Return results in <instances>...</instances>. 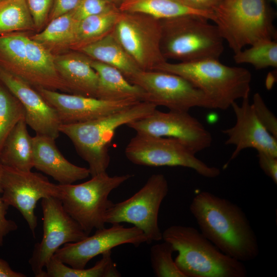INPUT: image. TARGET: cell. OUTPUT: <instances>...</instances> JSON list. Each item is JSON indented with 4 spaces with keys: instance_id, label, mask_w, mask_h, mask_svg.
Listing matches in <instances>:
<instances>
[{
    "instance_id": "38",
    "label": "cell",
    "mask_w": 277,
    "mask_h": 277,
    "mask_svg": "<svg viewBox=\"0 0 277 277\" xmlns=\"http://www.w3.org/2000/svg\"><path fill=\"white\" fill-rule=\"evenodd\" d=\"M259 164L263 172L275 184H277V156L258 152Z\"/></svg>"
},
{
    "instance_id": "17",
    "label": "cell",
    "mask_w": 277,
    "mask_h": 277,
    "mask_svg": "<svg viewBox=\"0 0 277 277\" xmlns=\"http://www.w3.org/2000/svg\"><path fill=\"white\" fill-rule=\"evenodd\" d=\"M0 81L18 99L25 110V122L36 133L56 140L61 125L55 110L29 84L0 68Z\"/></svg>"
},
{
    "instance_id": "24",
    "label": "cell",
    "mask_w": 277,
    "mask_h": 277,
    "mask_svg": "<svg viewBox=\"0 0 277 277\" xmlns=\"http://www.w3.org/2000/svg\"><path fill=\"white\" fill-rule=\"evenodd\" d=\"M25 118L20 120L6 139L0 152V163L22 171L33 168L32 137Z\"/></svg>"
},
{
    "instance_id": "16",
    "label": "cell",
    "mask_w": 277,
    "mask_h": 277,
    "mask_svg": "<svg viewBox=\"0 0 277 277\" xmlns=\"http://www.w3.org/2000/svg\"><path fill=\"white\" fill-rule=\"evenodd\" d=\"M35 89L55 110L61 124H73L93 120L141 102L135 99L107 101L42 88Z\"/></svg>"
},
{
    "instance_id": "36",
    "label": "cell",
    "mask_w": 277,
    "mask_h": 277,
    "mask_svg": "<svg viewBox=\"0 0 277 277\" xmlns=\"http://www.w3.org/2000/svg\"><path fill=\"white\" fill-rule=\"evenodd\" d=\"M251 105L260 122L274 137L277 138L276 118L268 108L259 93L253 95Z\"/></svg>"
},
{
    "instance_id": "8",
    "label": "cell",
    "mask_w": 277,
    "mask_h": 277,
    "mask_svg": "<svg viewBox=\"0 0 277 277\" xmlns=\"http://www.w3.org/2000/svg\"><path fill=\"white\" fill-rule=\"evenodd\" d=\"M168 191L169 185L165 175L152 174L132 196L113 203L107 210L106 223L132 224L144 232L147 244L162 240L158 216L161 205Z\"/></svg>"
},
{
    "instance_id": "9",
    "label": "cell",
    "mask_w": 277,
    "mask_h": 277,
    "mask_svg": "<svg viewBox=\"0 0 277 277\" xmlns=\"http://www.w3.org/2000/svg\"><path fill=\"white\" fill-rule=\"evenodd\" d=\"M125 153L130 162L137 165L181 166L207 178L216 177L221 173L219 168L208 166L181 141L173 137L136 133L127 145Z\"/></svg>"
},
{
    "instance_id": "41",
    "label": "cell",
    "mask_w": 277,
    "mask_h": 277,
    "mask_svg": "<svg viewBox=\"0 0 277 277\" xmlns=\"http://www.w3.org/2000/svg\"><path fill=\"white\" fill-rule=\"evenodd\" d=\"M26 275L12 269L9 263L0 257V277H26Z\"/></svg>"
},
{
    "instance_id": "21",
    "label": "cell",
    "mask_w": 277,
    "mask_h": 277,
    "mask_svg": "<svg viewBox=\"0 0 277 277\" xmlns=\"http://www.w3.org/2000/svg\"><path fill=\"white\" fill-rule=\"evenodd\" d=\"M91 61V58L75 50L54 56L56 69L72 94L96 97L98 75Z\"/></svg>"
},
{
    "instance_id": "1",
    "label": "cell",
    "mask_w": 277,
    "mask_h": 277,
    "mask_svg": "<svg viewBox=\"0 0 277 277\" xmlns=\"http://www.w3.org/2000/svg\"><path fill=\"white\" fill-rule=\"evenodd\" d=\"M189 210L201 232L224 254L242 262L260 253L257 236L242 209L210 192L193 198Z\"/></svg>"
},
{
    "instance_id": "40",
    "label": "cell",
    "mask_w": 277,
    "mask_h": 277,
    "mask_svg": "<svg viewBox=\"0 0 277 277\" xmlns=\"http://www.w3.org/2000/svg\"><path fill=\"white\" fill-rule=\"evenodd\" d=\"M188 7L201 11L213 13L222 0H181Z\"/></svg>"
},
{
    "instance_id": "5",
    "label": "cell",
    "mask_w": 277,
    "mask_h": 277,
    "mask_svg": "<svg viewBox=\"0 0 277 277\" xmlns=\"http://www.w3.org/2000/svg\"><path fill=\"white\" fill-rule=\"evenodd\" d=\"M213 14L212 21L234 53L261 40L276 39L275 13L267 0H222Z\"/></svg>"
},
{
    "instance_id": "35",
    "label": "cell",
    "mask_w": 277,
    "mask_h": 277,
    "mask_svg": "<svg viewBox=\"0 0 277 277\" xmlns=\"http://www.w3.org/2000/svg\"><path fill=\"white\" fill-rule=\"evenodd\" d=\"M32 16L35 33L42 31L46 26L53 0H26Z\"/></svg>"
},
{
    "instance_id": "4",
    "label": "cell",
    "mask_w": 277,
    "mask_h": 277,
    "mask_svg": "<svg viewBox=\"0 0 277 277\" xmlns=\"http://www.w3.org/2000/svg\"><path fill=\"white\" fill-rule=\"evenodd\" d=\"M156 107L149 102H140L93 120L61 124L60 132L69 138L79 156L88 163L92 177L106 172L110 161L108 148L115 130L123 125L148 115Z\"/></svg>"
},
{
    "instance_id": "27",
    "label": "cell",
    "mask_w": 277,
    "mask_h": 277,
    "mask_svg": "<svg viewBox=\"0 0 277 277\" xmlns=\"http://www.w3.org/2000/svg\"><path fill=\"white\" fill-rule=\"evenodd\" d=\"M120 12L115 9L78 21L71 50L78 51L111 33Z\"/></svg>"
},
{
    "instance_id": "39",
    "label": "cell",
    "mask_w": 277,
    "mask_h": 277,
    "mask_svg": "<svg viewBox=\"0 0 277 277\" xmlns=\"http://www.w3.org/2000/svg\"><path fill=\"white\" fill-rule=\"evenodd\" d=\"M79 2L80 0H53L48 23L56 17L73 11Z\"/></svg>"
},
{
    "instance_id": "22",
    "label": "cell",
    "mask_w": 277,
    "mask_h": 277,
    "mask_svg": "<svg viewBox=\"0 0 277 277\" xmlns=\"http://www.w3.org/2000/svg\"><path fill=\"white\" fill-rule=\"evenodd\" d=\"M91 65L98 75L96 98L111 101L135 99L146 102L144 90L130 82L118 69L92 59Z\"/></svg>"
},
{
    "instance_id": "25",
    "label": "cell",
    "mask_w": 277,
    "mask_h": 277,
    "mask_svg": "<svg viewBox=\"0 0 277 277\" xmlns=\"http://www.w3.org/2000/svg\"><path fill=\"white\" fill-rule=\"evenodd\" d=\"M77 21L72 11L49 22L41 31L29 37L55 56L71 50Z\"/></svg>"
},
{
    "instance_id": "11",
    "label": "cell",
    "mask_w": 277,
    "mask_h": 277,
    "mask_svg": "<svg viewBox=\"0 0 277 277\" xmlns=\"http://www.w3.org/2000/svg\"><path fill=\"white\" fill-rule=\"evenodd\" d=\"M0 185L4 202L20 212L35 238L37 217L35 209L37 203L48 197L61 199L62 191L58 185L50 182L41 173L20 170L1 163Z\"/></svg>"
},
{
    "instance_id": "26",
    "label": "cell",
    "mask_w": 277,
    "mask_h": 277,
    "mask_svg": "<svg viewBox=\"0 0 277 277\" xmlns=\"http://www.w3.org/2000/svg\"><path fill=\"white\" fill-rule=\"evenodd\" d=\"M118 9L121 12L143 14L160 20L197 15L212 21L213 16V13L192 9L181 0H125Z\"/></svg>"
},
{
    "instance_id": "23",
    "label": "cell",
    "mask_w": 277,
    "mask_h": 277,
    "mask_svg": "<svg viewBox=\"0 0 277 277\" xmlns=\"http://www.w3.org/2000/svg\"><path fill=\"white\" fill-rule=\"evenodd\" d=\"M78 51L93 60L115 68L128 81L142 71L116 39L112 32Z\"/></svg>"
},
{
    "instance_id": "2",
    "label": "cell",
    "mask_w": 277,
    "mask_h": 277,
    "mask_svg": "<svg viewBox=\"0 0 277 277\" xmlns=\"http://www.w3.org/2000/svg\"><path fill=\"white\" fill-rule=\"evenodd\" d=\"M153 70L184 77L203 92L211 109L226 110L236 100L248 97L250 91L249 70L225 65L216 59L177 63L166 61Z\"/></svg>"
},
{
    "instance_id": "20",
    "label": "cell",
    "mask_w": 277,
    "mask_h": 277,
    "mask_svg": "<svg viewBox=\"0 0 277 277\" xmlns=\"http://www.w3.org/2000/svg\"><path fill=\"white\" fill-rule=\"evenodd\" d=\"M29 34L26 43V82L35 89L42 88L72 94L56 69L54 55L30 38Z\"/></svg>"
},
{
    "instance_id": "18",
    "label": "cell",
    "mask_w": 277,
    "mask_h": 277,
    "mask_svg": "<svg viewBox=\"0 0 277 277\" xmlns=\"http://www.w3.org/2000/svg\"><path fill=\"white\" fill-rule=\"evenodd\" d=\"M242 100L241 105L234 102L231 107L236 116L235 125L222 130L228 137L226 145L235 147L230 160L235 159L243 150L249 148L277 156V138L260 122L248 97Z\"/></svg>"
},
{
    "instance_id": "31",
    "label": "cell",
    "mask_w": 277,
    "mask_h": 277,
    "mask_svg": "<svg viewBox=\"0 0 277 277\" xmlns=\"http://www.w3.org/2000/svg\"><path fill=\"white\" fill-rule=\"evenodd\" d=\"M25 117V110L21 102L0 81V152L9 133Z\"/></svg>"
},
{
    "instance_id": "37",
    "label": "cell",
    "mask_w": 277,
    "mask_h": 277,
    "mask_svg": "<svg viewBox=\"0 0 277 277\" xmlns=\"http://www.w3.org/2000/svg\"><path fill=\"white\" fill-rule=\"evenodd\" d=\"M2 190L0 185V247L4 244V238L9 233L18 228L17 224L13 220L7 219L6 214L9 207L2 199Z\"/></svg>"
},
{
    "instance_id": "14",
    "label": "cell",
    "mask_w": 277,
    "mask_h": 277,
    "mask_svg": "<svg viewBox=\"0 0 277 277\" xmlns=\"http://www.w3.org/2000/svg\"><path fill=\"white\" fill-rule=\"evenodd\" d=\"M126 125L136 133L177 138L195 154L209 148L212 143L211 133L188 111L165 112L156 109L148 115Z\"/></svg>"
},
{
    "instance_id": "7",
    "label": "cell",
    "mask_w": 277,
    "mask_h": 277,
    "mask_svg": "<svg viewBox=\"0 0 277 277\" xmlns=\"http://www.w3.org/2000/svg\"><path fill=\"white\" fill-rule=\"evenodd\" d=\"M132 176H110L104 172L81 184H58L63 206L89 235L93 229L105 227L107 210L113 203L108 199L109 195Z\"/></svg>"
},
{
    "instance_id": "30",
    "label": "cell",
    "mask_w": 277,
    "mask_h": 277,
    "mask_svg": "<svg viewBox=\"0 0 277 277\" xmlns=\"http://www.w3.org/2000/svg\"><path fill=\"white\" fill-rule=\"evenodd\" d=\"M35 32L26 0H0V35Z\"/></svg>"
},
{
    "instance_id": "6",
    "label": "cell",
    "mask_w": 277,
    "mask_h": 277,
    "mask_svg": "<svg viewBox=\"0 0 277 277\" xmlns=\"http://www.w3.org/2000/svg\"><path fill=\"white\" fill-rule=\"evenodd\" d=\"M197 15L161 20V48L165 58L180 62L218 60L224 50L223 38L215 25Z\"/></svg>"
},
{
    "instance_id": "29",
    "label": "cell",
    "mask_w": 277,
    "mask_h": 277,
    "mask_svg": "<svg viewBox=\"0 0 277 277\" xmlns=\"http://www.w3.org/2000/svg\"><path fill=\"white\" fill-rule=\"evenodd\" d=\"M27 32L0 35V68L26 82Z\"/></svg>"
},
{
    "instance_id": "13",
    "label": "cell",
    "mask_w": 277,
    "mask_h": 277,
    "mask_svg": "<svg viewBox=\"0 0 277 277\" xmlns=\"http://www.w3.org/2000/svg\"><path fill=\"white\" fill-rule=\"evenodd\" d=\"M129 81L144 90L146 102L156 106L188 112L194 107L211 109L203 92L179 75L157 70H142Z\"/></svg>"
},
{
    "instance_id": "19",
    "label": "cell",
    "mask_w": 277,
    "mask_h": 277,
    "mask_svg": "<svg viewBox=\"0 0 277 277\" xmlns=\"http://www.w3.org/2000/svg\"><path fill=\"white\" fill-rule=\"evenodd\" d=\"M55 140L38 134L32 137L33 168L62 185L71 184L90 175L88 168L68 161L58 149Z\"/></svg>"
},
{
    "instance_id": "12",
    "label": "cell",
    "mask_w": 277,
    "mask_h": 277,
    "mask_svg": "<svg viewBox=\"0 0 277 277\" xmlns=\"http://www.w3.org/2000/svg\"><path fill=\"white\" fill-rule=\"evenodd\" d=\"M41 200L43 237L35 244L28 262L36 277H41L44 268L57 249L89 235L65 211L60 199L48 197Z\"/></svg>"
},
{
    "instance_id": "10",
    "label": "cell",
    "mask_w": 277,
    "mask_h": 277,
    "mask_svg": "<svg viewBox=\"0 0 277 277\" xmlns=\"http://www.w3.org/2000/svg\"><path fill=\"white\" fill-rule=\"evenodd\" d=\"M112 33L141 70H153L167 61L161 48V20L120 11Z\"/></svg>"
},
{
    "instance_id": "3",
    "label": "cell",
    "mask_w": 277,
    "mask_h": 277,
    "mask_svg": "<svg viewBox=\"0 0 277 277\" xmlns=\"http://www.w3.org/2000/svg\"><path fill=\"white\" fill-rule=\"evenodd\" d=\"M162 239L178 252L176 265L185 277H246L243 262L220 251L194 227L172 225L162 232Z\"/></svg>"
},
{
    "instance_id": "43",
    "label": "cell",
    "mask_w": 277,
    "mask_h": 277,
    "mask_svg": "<svg viewBox=\"0 0 277 277\" xmlns=\"http://www.w3.org/2000/svg\"><path fill=\"white\" fill-rule=\"evenodd\" d=\"M268 3L271 2L273 3L274 4H276V0H267Z\"/></svg>"
},
{
    "instance_id": "32",
    "label": "cell",
    "mask_w": 277,
    "mask_h": 277,
    "mask_svg": "<svg viewBox=\"0 0 277 277\" xmlns=\"http://www.w3.org/2000/svg\"><path fill=\"white\" fill-rule=\"evenodd\" d=\"M244 50L234 53V61L238 64L248 63L256 69L277 67L276 39H263L251 45Z\"/></svg>"
},
{
    "instance_id": "33",
    "label": "cell",
    "mask_w": 277,
    "mask_h": 277,
    "mask_svg": "<svg viewBox=\"0 0 277 277\" xmlns=\"http://www.w3.org/2000/svg\"><path fill=\"white\" fill-rule=\"evenodd\" d=\"M175 249L171 243L163 242L152 246L150 251L151 267L157 277H185L172 258Z\"/></svg>"
},
{
    "instance_id": "15",
    "label": "cell",
    "mask_w": 277,
    "mask_h": 277,
    "mask_svg": "<svg viewBox=\"0 0 277 277\" xmlns=\"http://www.w3.org/2000/svg\"><path fill=\"white\" fill-rule=\"evenodd\" d=\"M146 241L144 232L136 226L112 224L108 228L96 229L94 234L81 241L65 244L53 257L71 267L83 269L93 258L113 248L125 244L138 247Z\"/></svg>"
},
{
    "instance_id": "28",
    "label": "cell",
    "mask_w": 277,
    "mask_h": 277,
    "mask_svg": "<svg viewBox=\"0 0 277 277\" xmlns=\"http://www.w3.org/2000/svg\"><path fill=\"white\" fill-rule=\"evenodd\" d=\"M41 277H120L122 275L112 259L111 250L102 254V257L90 268L71 267L52 257L46 264Z\"/></svg>"
},
{
    "instance_id": "42",
    "label": "cell",
    "mask_w": 277,
    "mask_h": 277,
    "mask_svg": "<svg viewBox=\"0 0 277 277\" xmlns=\"http://www.w3.org/2000/svg\"><path fill=\"white\" fill-rule=\"evenodd\" d=\"M112 2L119 8L120 6L124 2L125 0H111Z\"/></svg>"
},
{
    "instance_id": "34",
    "label": "cell",
    "mask_w": 277,
    "mask_h": 277,
    "mask_svg": "<svg viewBox=\"0 0 277 277\" xmlns=\"http://www.w3.org/2000/svg\"><path fill=\"white\" fill-rule=\"evenodd\" d=\"M115 9L118 8L111 0H80L72 13L75 19L80 21L89 16Z\"/></svg>"
}]
</instances>
